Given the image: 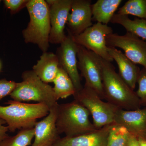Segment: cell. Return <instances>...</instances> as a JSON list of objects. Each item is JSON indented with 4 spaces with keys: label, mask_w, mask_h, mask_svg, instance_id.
I'll use <instances>...</instances> for the list:
<instances>
[{
    "label": "cell",
    "mask_w": 146,
    "mask_h": 146,
    "mask_svg": "<svg viewBox=\"0 0 146 146\" xmlns=\"http://www.w3.org/2000/svg\"><path fill=\"white\" fill-rule=\"evenodd\" d=\"M102 67L104 99L119 109H140L141 102L136 93L116 72L111 62L102 58Z\"/></svg>",
    "instance_id": "cell-1"
},
{
    "label": "cell",
    "mask_w": 146,
    "mask_h": 146,
    "mask_svg": "<svg viewBox=\"0 0 146 146\" xmlns=\"http://www.w3.org/2000/svg\"><path fill=\"white\" fill-rule=\"evenodd\" d=\"M26 8L30 21L22 31L24 41L36 44L42 52H46L51 30L49 6L44 0H29Z\"/></svg>",
    "instance_id": "cell-2"
},
{
    "label": "cell",
    "mask_w": 146,
    "mask_h": 146,
    "mask_svg": "<svg viewBox=\"0 0 146 146\" xmlns=\"http://www.w3.org/2000/svg\"><path fill=\"white\" fill-rule=\"evenodd\" d=\"M7 106H0V118L7 124L9 131L34 128L37 119L46 117L50 108L44 103L29 104L11 100Z\"/></svg>",
    "instance_id": "cell-3"
},
{
    "label": "cell",
    "mask_w": 146,
    "mask_h": 146,
    "mask_svg": "<svg viewBox=\"0 0 146 146\" xmlns=\"http://www.w3.org/2000/svg\"><path fill=\"white\" fill-rule=\"evenodd\" d=\"M90 113L77 101L58 106L56 127L58 134L74 137L91 133L97 129L89 119Z\"/></svg>",
    "instance_id": "cell-4"
},
{
    "label": "cell",
    "mask_w": 146,
    "mask_h": 146,
    "mask_svg": "<svg viewBox=\"0 0 146 146\" xmlns=\"http://www.w3.org/2000/svg\"><path fill=\"white\" fill-rule=\"evenodd\" d=\"M22 78L9 95L13 100L36 102L46 104L50 108L58 103L52 87L42 81L33 70L24 72Z\"/></svg>",
    "instance_id": "cell-5"
},
{
    "label": "cell",
    "mask_w": 146,
    "mask_h": 146,
    "mask_svg": "<svg viewBox=\"0 0 146 146\" xmlns=\"http://www.w3.org/2000/svg\"><path fill=\"white\" fill-rule=\"evenodd\" d=\"M74 98L89 111L97 129L114 123L115 113L119 108L108 102L104 101L93 89L84 85Z\"/></svg>",
    "instance_id": "cell-6"
},
{
    "label": "cell",
    "mask_w": 146,
    "mask_h": 146,
    "mask_svg": "<svg viewBox=\"0 0 146 146\" xmlns=\"http://www.w3.org/2000/svg\"><path fill=\"white\" fill-rule=\"evenodd\" d=\"M78 68L85 80L84 85L96 91L103 100L104 97L102 74V58L78 45Z\"/></svg>",
    "instance_id": "cell-7"
},
{
    "label": "cell",
    "mask_w": 146,
    "mask_h": 146,
    "mask_svg": "<svg viewBox=\"0 0 146 146\" xmlns=\"http://www.w3.org/2000/svg\"><path fill=\"white\" fill-rule=\"evenodd\" d=\"M112 33L113 30L111 27L97 23L80 34L71 36L77 44L95 53L103 59L111 62L113 60L108 51L106 37Z\"/></svg>",
    "instance_id": "cell-8"
},
{
    "label": "cell",
    "mask_w": 146,
    "mask_h": 146,
    "mask_svg": "<svg viewBox=\"0 0 146 146\" xmlns=\"http://www.w3.org/2000/svg\"><path fill=\"white\" fill-rule=\"evenodd\" d=\"M106 42L108 47L120 48L129 60L146 70V41L127 32L123 35L113 33L108 35Z\"/></svg>",
    "instance_id": "cell-9"
},
{
    "label": "cell",
    "mask_w": 146,
    "mask_h": 146,
    "mask_svg": "<svg viewBox=\"0 0 146 146\" xmlns=\"http://www.w3.org/2000/svg\"><path fill=\"white\" fill-rule=\"evenodd\" d=\"M49 6L51 30L49 43L60 44L65 40V29L73 0H47Z\"/></svg>",
    "instance_id": "cell-10"
},
{
    "label": "cell",
    "mask_w": 146,
    "mask_h": 146,
    "mask_svg": "<svg viewBox=\"0 0 146 146\" xmlns=\"http://www.w3.org/2000/svg\"><path fill=\"white\" fill-rule=\"evenodd\" d=\"M78 46L71 35L68 34L57 49L56 54L59 66L67 72L72 81L76 91V94L81 91L83 87L78 68L77 54Z\"/></svg>",
    "instance_id": "cell-11"
},
{
    "label": "cell",
    "mask_w": 146,
    "mask_h": 146,
    "mask_svg": "<svg viewBox=\"0 0 146 146\" xmlns=\"http://www.w3.org/2000/svg\"><path fill=\"white\" fill-rule=\"evenodd\" d=\"M91 0H73L67 21L68 33L78 35L93 25Z\"/></svg>",
    "instance_id": "cell-12"
},
{
    "label": "cell",
    "mask_w": 146,
    "mask_h": 146,
    "mask_svg": "<svg viewBox=\"0 0 146 146\" xmlns=\"http://www.w3.org/2000/svg\"><path fill=\"white\" fill-rule=\"evenodd\" d=\"M57 103L50 108L43 119L36 122L34 127V141L31 146H53L60 138L56 127Z\"/></svg>",
    "instance_id": "cell-13"
},
{
    "label": "cell",
    "mask_w": 146,
    "mask_h": 146,
    "mask_svg": "<svg viewBox=\"0 0 146 146\" xmlns=\"http://www.w3.org/2000/svg\"><path fill=\"white\" fill-rule=\"evenodd\" d=\"M114 123L122 126L131 135L146 139V108L127 110L118 109Z\"/></svg>",
    "instance_id": "cell-14"
},
{
    "label": "cell",
    "mask_w": 146,
    "mask_h": 146,
    "mask_svg": "<svg viewBox=\"0 0 146 146\" xmlns=\"http://www.w3.org/2000/svg\"><path fill=\"white\" fill-rule=\"evenodd\" d=\"M111 125L83 135L60 138L53 146H106Z\"/></svg>",
    "instance_id": "cell-15"
},
{
    "label": "cell",
    "mask_w": 146,
    "mask_h": 146,
    "mask_svg": "<svg viewBox=\"0 0 146 146\" xmlns=\"http://www.w3.org/2000/svg\"><path fill=\"white\" fill-rule=\"evenodd\" d=\"M108 51L113 60H115L117 64L118 74L133 91L141 71L140 68L129 60L121 51L110 47H108Z\"/></svg>",
    "instance_id": "cell-16"
},
{
    "label": "cell",
    "mask_w": 146,
    "mask_h": 146,
    "mask_svg": "<svg viewBox=\"0 0 146 146\" xmlns=\"http://www.w3.org/2000/svg\"><path fill=\"white\" fill-rule=\"evenodd\" d=\"M59 67L58 58L56 54L43 52L33 70L42 81L48 84L53 82Z\"/></svg>",
    "instance_id": "cell-17"
},
{
    "label": "cell",
    "mask_w": 146,
    "mask_h": 146,
    "mask_svg": "<svg viewBox=\"0 0 146 146\" xmlns=\"http://www.w3.org/2000/svg\"><path fill=\"white\" fill-rule=\"evenodd\" d=\"M122 2V0H98L91 6L92 21L107 25Z\"/></svg>",
    "instance_id": "cell-18"
},
{
    "label": "cell",
    "mask_w": 146,
    "mask_h": 146,
    "mask_svg": "<svg viewBox=\"0 0 146 146\" xmlns=\"http://www.w3.org/2000/svg\"><path fill=\"white\" fill-rule=\"evenodd\" d=\"M110 23L122 26L127 32L130 33L146 41V20L135 18L132 20L126 15L115 13Z\"/></svg>",
    "instance_id": "cell-19"
},
{
    "label": "cell",
    "mask_w": 146,
    "mask_h": 146,
    "mask_svg": "<svg viewBox=\"0 0 146 146\" xmlns=\"http://www.w3.org/2000/svg\"><path fill=\"white\" fill-rule=\"evenodd\" d=\"M53 88L56 101L60 99L67 98L73 96L76 93V89L72 80L67 72L59 66L57 75L54 80Z\"/></svg>",
    "instance_id": "cell-20"
},
{
    "label": "cell",
    "mask_w": 146,
    "mask_h": 146,
    "mask_svg": "<svg viewBox=\"0 0 146 146\" xmlns=\"http://www.w3.org/2000/svg\"><path fill=\"white\" fill-rule=\"evenodd\" d=\"M130 135L125 127L113 123L108 136L106 146H127Z\"/></svg>",
    "instance_id": "cell-21"
},
{
    "label": "cell",
    "mask_w": 146,
    "mask_h": 146,
    "mask_svg": "<svg viewBox=\"0 0 146 146\" xmlns=\"http://www.w3.org/2000/svg\"><path fill=\"white\" fill-rule=\"evenodd\" d=\"M34 136V128L22 129L15 136H8L0 141V146H29Z\"/></svg>",
    "instance_id": "cell-22"
},
{
    "label": "cell",
    "mask_w": 146,
    "mask_h": 146,
    "mask_svg": "<svg viewBox=\"0 0 146 146\" xmlns=\"http://www.w3.org/2000/svg\"><path fill=\"white\" fill-rule=\"evenodd\" d=\"M117 13L146 20V0H129L119 9Z\"/></svg>",
    "instance_id": "cell-23"
},
{
    "label": "cell",
    "mask_w": 146,
    "mask_h": 146,
    "mask_svg": "<svg viewBox=\"0 0 146 146\" xmlns=\"http://www.w3.org/2000/svg\"><path fill=\"white\" fill-rule=\"evenodd\" d=\"M138 84V90L136 92L141 103L146 104V70H141L137 80Z\"/></svg>",
    "instance_id": "cell-24"
},
{
    "label": "cell",
    "mask_w": 146,
    "mask_h": 146,
    "mask_svg": "<svg viewBox=\"0 0 146 146\" xmlns=\"http://www.w3.org/2000/svg\"><path fill=\"white\" fill-rule=\"evenodd\" d=\"M3 1L6 8L9 9L12 14H14L26 7L29 0H4Z\"/></svg>",
    "instance_id": "cell-25"
},
{
    "label": "cell",
    "mask_w": 146,
    "mask_h": 146,
    "mask_svg": "<svg viewBox=\"0 0 146 146\" xmlns=\"http://www.w3.org/2000/svg\"><path fill=\"white\" fill-rule=\"evenodd\" d=\"M16 82L5 79L0 80V101L3 98L10 95L16 87Z\"/></svg>",
    "instance_id": "cell-26"
},
{
    "label": "cell",
    "mask_w": 146,
    "mask_h": 146,
    "mask_svg": "<svg viewBox=\"0 0 146 146\" xmlns=\"http://www.w3.org/2000/svg\"><path fill=\"white\" fill-rule=\"evenodd\" d=\"M6 123L5 121L0 118V141L8 137L7 133L8 131V128L7 126L4 125Z\"/></svg>",
    "instance_id": "cell-27"
},
{
    "label": "cell",
    "mask_w": 146,
    "mask_h": 146,
    "mask_svg": "<svg viewBox=\"0 0 146 146\" xmlns=\"http://www.w3.org/2000/svg\"><path fill=\"white\" fill-rule=\"evenodd\" d=\"M127 146H139L138 138L130 134Z\"/></svg>",
    "instance_id": "cell-28"
},
{
    "label": "cell",
    "mask_w": 146,
    "mask_h": 146,
    "mask_svg": "<svg viewBox=\"0 0 146 146\" xmlns=\"http://www.w3.org/2000/svg\"><path fill=\"white\" fill-rule=\"evenodd\" d=\"M139 146H146V139L143 138H138Z\"/></svg>",
    "instance_id": "cell-29"
},
{
    "label": "cell",
    "mask_w": 146,
    "mask_h": 146,
    "mask_svg": "<svg viewBox=\"0 0 146 146\" xmlns=\"http://www.w3.org/2000/svg\"><path fill=\"white\" fill-rule=\"evenodd\" d=\"M1 61H0V71H1Z\"/></svg>",
    "instance_id": "cell-30"
},
{
    "label": "cell",
    "mask_w": 146,
    "mask_h": 146,
    "mask_svg": "<svg viewBox=\"0 0 146 146\" xmlns=\"http://www.w3.org/2000/svg\"><path fill=\"white\" fill-rule=\"evenodd\" d=\"M1 1H0V3H1Z\"/></svg>",
    "instance_id": "cell-31"
}]
</instances>
